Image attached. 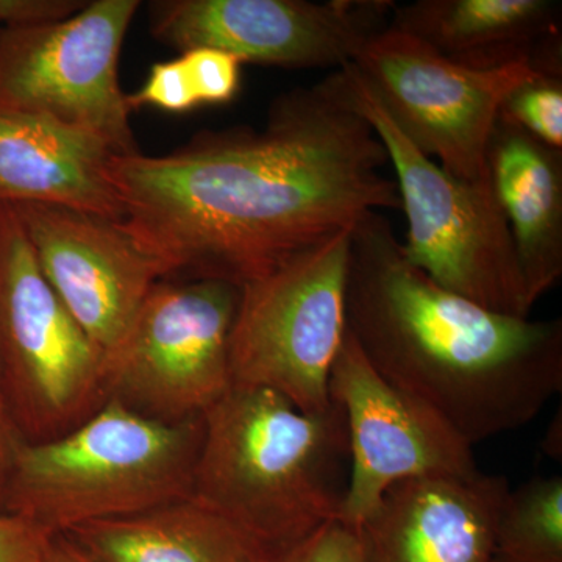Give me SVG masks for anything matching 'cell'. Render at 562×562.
<instances>
[{
  "label": "cell",
  "instance_id": "1",
  "mask_svg": "<svg viewBox=\"0 0 562 562\" xmlns=\"http://www.w3.org/2000/svg\"><path fill=\"white\" fill-rule=\"evenodd\" d=\"M382 140L335 72L279 95L265 127L195 136L161 157H114L124 222L166 279L244 281L401 210Z\"/></svg>",
  "mask_w": 562,
  "mask_h": 562
},
{
  "label": "cell",
  "instance_id": "2",
  "mask_svg": "<svg viewBox=\"0 0 562 562\" xmlns=\"http://www.w3.org/2000/svg\"><path fill=\"white\" fill-rule=\"evenodd\" d=\"M347 330L392 386L476 443L531 424L562 391V321L492 312L412 265L391 222L351 227Z\"/></svg>",
  "mask_w": 562,
  "mask_h": 562
},
{
  "label": "cell",
  "instance_id": "3",
  "mask_svg": "<svg viewBox=\"0 0 562 562\" xmlns=\"http://www.w3.org/2000/svg\"><path fill=\"white\" fill-rule=\"evenodd\" d=\"M202 422L195 501L276 554L339 520L350 471L341 406L303 413L279 392L232 384Z\"/></svg>",
  "mask_w": 562,
  "mask_h": 562
},
{
  "label": "cell",
  "instance_id": "4",
  "mask_svg": "<svg viewBox=\"0 0 562 562\" xmlns=\"http://www.w3.org/2000/svg\"><path fill=\"white\" fill-rule=\"evenodd\" d=\"M202 436V417L165 424L109 398L60 438L22 441L2 512L65 535L191 497Z\"/></svg>",
  "mask_w": 562,
  "mask_h": 562
},
{
  "label": "cell",
  "instance_id": "5",
  "mask_svg": "<svg viewBox=\"0 0 562 562\" xmlns=\"http://www.w3.org/2000/svg\"><path fill=\"white\" fill-rule=\"evenodd\" d=\"M351 109L382 140L408 221L402 244L412 265L443 290L495 313L530 317L532 305L508 222L491 183L443 169L403 135L353 66L333 70Z\"/></svg>",
  "mask_w": 562,
  "mask_h": 562
},
{
  "label": "cell",
  "instance_id": "6",
  "mask_svg": "<svg viewBox=\"0 0 562 562\" xmlns=\"http://www.w3.org/2000/svg\"><path fill=\"white\" fill-rule=\"evenodd\" d=\"M0 384L25 442L72 431L106 401L105 357L44 279L0 203Z\"/></svg>",
  "mask_w": 562,
  "mask_h": 562
},
{
  "label": "cell",
  "instance_id": "7",
  "mask_svg": "<svg viewBox=\"0 0 562 562\" xmlns=\"http://www.w3.org/2000/svg\"><path fill=\"white\" fill-rule=\"evenodd\" d=\"M350 232L239 284L232 384L279 392L303 413L330 408L328 382L347 331Z\"/></svg>",
  "mask_w": 562,
  "mask_h": 562
},
{
  "label": "cell",
  "instance_id": "8",
  "mask_svg": "<svg viewBox=\"0 0 562 562\" xmlns=\"http://www.w3.org/2000/svg\"><path fill=\"white\" fill-rule=\"evenodd\" d=\"M241 286L222 279H162L105 358L109 398L147 419L180 424L232 386L231 335Z\"/></svg>",
  "mask_w": 562,
  "mask_h": 562
},
{
  "label": "cell",
  "instance_id": "9",
  "mask_svg": "<svg viewBox=\"0 0 562 562\" xmlns=\"http://www.w3.org/2000/svg\"><path fill=\"white\" fill-rule=\"evenodd\" d=\"M139 5L94 0L60 24L2 29L0 113L68 125L101 139L117 157L138 154L117 72Z\"/></svg>",
  "mask_w": 562,
  "mask_h": 562
},
{
  "label": "cell",
  "instance_id": "10",
  "mask_svg": "<svg viewBox=\"0 0 562 562\" xmlns=\"http://www.w3.org/2000/svg\"><path fill=\"white\" fill-rule=\"evenodd\" d=\"M414 146L447 171L491 183L487 146L506 94L536 72L530 65L462 68L387 25L350 63Z\"/></svg>",
  "mask_w": 562,
  "mask_h": 562
},
{
  "label": "cell",
  "instance_id": "11",
  "mask_svg": "<svg viewBox=\"0 0 562 562\" xmlns=\"http://www.w3.org/2000/svg\"><path fill=\"white\" fill-rule=\"evenodd\" d=\"M392 0H155L151 36L180 54L216 49L284 69H341L387 25Z\"/></svg>",
  "mask_w": 562,
  "mask_h": 562
},
{
  "label": "cell",
  "instance_id": "12",
  "mask_svg": "<svg viewBox=\"0 0 562 562\" xmlns=\"http://www.w3.org/2000/svg\"><path fill=\"white\" fill-rule=\"evenodd\" d=\"M349 436V484L339 522L358 528L395 484L479 471L473 447L424 403L392 386L349 330L328 382Z\"/></svg>",
  "mask_w": 562,
  "mask_h": 562
},
{
  "label": "cell",
  "instance_id": "13",
  "mask_svg": "<svg viewBox=\"0 0 562 562\" xmlns=\"http://www.w3.org/2000/svg\"><path fill=\"white\" fill-rule=\"evenodd\" d=\"M44 279L103 357L117 349L151 288L166 279L124 221L63 206L10 205Z\"/></svg>",
  "mask_w": 562,
  "mask_h": 562
},
{
  "label": "cell",
  "instance_id": "14",
  "mask_svg": "<svg viewBox=\"0 0 562 562\" xmlns=\"http://www.w3.org/2000/svg\"><path fill=\"white\" fill-rule=\"evenodd\" d=\"M509 490L505 476L480 471L395 484L357 528L361 562H497Z\"/></svg>",
  "mask_w": 562,
  "mask_h": 562
},
{
  "label": "cell",
  "instance_id": "15",
  "mask_svg": "<svg viewBox=\"0 0 562 562\" xmlns=\"http://www.w3.org/2000/svg\"><path fill=\"white\" fill-rule=\"evenodd\" d=\"M390 25L462 68L530 65L536 72H562L557 0H416L395 5Z\"/></svg>",
  "mask_w": 562,
  "mask_h": 562
},
{
  "label": "cell",
  "instance_id": "16",
  "mask_svg": "<svg viewBox=\"0 0 562 562\" xmlns=\"http://www.w3.org/2000/svg\"><path fill=\"white\" fill-rule=\"evenodd\" d=\"M114 157L105 143L77 128L0 113V203H40L124 221L110 173Z\"/></svg>",
  "mask_w": 562,
  "mask_h": 562
},
{
  "label": "cell",
  "instance_id": "17",
  "mask_svg": "<svg viewBox=\"0 0 562 562\" xmlns=\"http://www.w3.org/2000/svg\"><path fill=\"white\" fill-rule=\"evenodd\" d=\"M487 172L535 306L562 277V150L497 120Z\"/></svg>",
  "mask_w": 562,
  "mask_h": 562
},
{
  "label": "cell",
  "instance_id": "18",
  "mask_svg": "<svg viewBox=\"0 0 562 562\" xmlns=\"http://www.w3.org/2000/svg\"><path fill=\"white\" fill-rule=\"evenodd\" d=\"M65 535L95 562H272L277 557L192 495Z\"/></svg>",
  "mask_w": 562,
  "mask_h": 562
},
{
  "label": "cell",
  "instance_id": "19",
  "mask_svg": "<svg viewBox=\"0 0 562 562\" xmlns=\"http://www.w3.org/2000/svg\"><path fill=\"white\" fill-rule=\"evenodd\" d=\"M497 562H562V479L535 476L509 490L495 531Z\"/></svg>",
  "mask_w": 562,
  "mask_h": 562
},
{
  "label": "cell",
  "instance_id": "20",
  "mask_svg": "<svg viewBox=\"0 0 562 562\" xmlns=\"http://www.w3.org/2000/svg\"><path fill=\"white\" fill-rule=\"evenodd\" d=\"M498 120L562 150V72H532L506 94Z\"/></svg>",
  "mask_w": 562,
  "mask_h": 562
},
{
  "label": "cell",
  "instance_id": "21",
  "mask_svg": "<svg viewBox=\"0 0 562 562\" xmlns=\"http://www.w3.org/2000/svg\"><path fill=\"white\" fill-rule=\"evenodd\" d=\"M199 105H225L241 88L243 63L216 49H192L180 55Z\"/></svg>",
  "mask_w": 562,
  "mask_h": 562
},
{
  "label": "cell",
  "instance_id": "22",
  "mask_svg": "<svg viewBox=\"0 0 562 562\" xmlns=\"http://www.w3.org/2000/svg\"><path fill=\"white\" fill-rule=\"evenodd\" d=\"M127 105L131 111L151 106L168 113H187L201 106L180 57L151 66L143 88L127 94Z\"/></svg>",
  "mask_w": 562,
  "mask_h": 562
},
{
  "label": "cell",
  "instance_id": "23",
  "mask_svg": "<svg viewBox=\"0 0 562 562\" xmlns=\"http://www.w3.org/2000/svg\"><path fill=\"white\" fill-rule=\"evenodd\" d=\"M272 562H361L360 536L357 528L335 520L277 554Z\"/></svg>",
  "mask_w": 562,
  "mask_h": 562
},
{
  "label": "cell",
  "instance_id": "24",
  "mask_svg": "<svg viewBox=\"0 0 562 562\" xmlns=\"http://www.w3.org/2000/svg\"><path fill=\"white\" fill-rule=\"evenodd\" d=\"M83 0H0L2 29H40L60 24L87 7Z\"/></svg>",
  "mask_w": 562,
  "mask_h": 562
},
{
  "label": "cell",
  "instance_id": "25",
  "mask_svg": "<svg viewBox=\"0 0 562 562\" xmlns=\"http://www.w3.org/2000/svg\"><path fill=\"white\" fill-rule=\"evenodd\" d=\"M52 535L13 514L0 513V562H41Z\"/></svg>",
  "mask_w": 562,
  "mask_h": 562
},
{
  "label": "cell",
  "instance_id": "26",
  "mask_svg": "<svg viewBox=\"0 0 562 562\" xmlns=\"http://www.w3.org/2000/svg\"><path fill=\"white\" fill-rule=\"evenodd\" d=\"M22 441L24 439L18 430L10 403L7 401L2 384H0V513H3V498H5L7 486H9L11 469H13L14 458H16Z\"/></svg>",
  "mask_w": 562,
  "mask_h": 562
},
{
  "label": "cell",
  "instance_id": "27",
  "mask_svg": "<svg viewBox=\"0 0 562 562\" xmlns=\"http://www.w3.org/2000/svg\"><path fill=\"white\" fill-rule=\"evenodd\" d=\"M41 562H95L66 535H52Z\"/></svg>",
  "mask_w": 562,
  "mask_h": 562
},
{
  "label": "cell",
  "instance_id": "28",
  "mask_svg": "<svg viewBox=\"0 0 562 562\" xmlns=\"http://www.w3.org/2000/svg\"><path fill=\"white\" fill-rule=\"evenodd\" d=\"M561 414L558 419L554 417L550 427L547 428L546 439L542 442L543 452L552 457V460H561L562 457V428Z\"/></svg>",
  "mask_w": 562,
  "mask_h": 562
},
{
  "label": "cell",
  "instance_id": "29",
  "mask_svg": "<svg viewBox=\"0 0 562 562\" xmlns=\"http://www.w3.org/2000/svg\"><path fill=\"white\" fill-rule=\"evenodd\" d=\"M0 31H2V25H0Z\"/></svg>",
  "mask_w": 562,
  "mask_h": 562
}]
</instances>
